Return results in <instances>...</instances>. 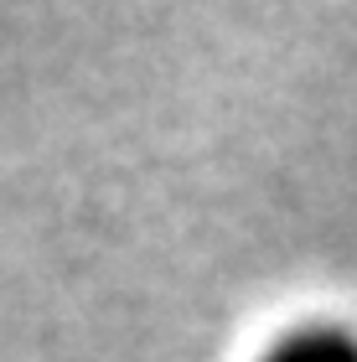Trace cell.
I'll return each instance as SVG.
<instances>
[{"mask_svg": "<svg viewBox=\"0 0 357 362\" xmlns=\"http://www.w3.org/2000/svg\"><path fill=\"white\" fill-rule=\"evenodd\" d=\"M264 362H357V337L342 326H300Z\"/></svg>", "mask_w": 357, "mask_h": 362, "instance_id": "cell-1", "label": "cell"}]
</instances>
